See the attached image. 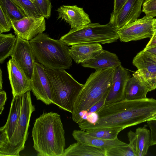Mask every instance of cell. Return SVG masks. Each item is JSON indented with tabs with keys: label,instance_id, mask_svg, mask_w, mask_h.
<instances>
[{
	"label": "cell",
	"instance_id": "cell-1",
	"mask_svg": "<svg viewBox=\"0 0 156 156\" xmlns=\"http://www.w3.org/2000/svg\"><path fill=\"white\" fill-rule=\"evenodd\" d=\"M94 113L97 115V119L93 122L84 121L82 125L83 130L111 127L124 129L156 117V99H124L105 104Z\"/></svg>",
	"mask_w": 156,
	"mask_h": 156
},
{
	"label": "cell",
	"instance_id": "cell-2",
	"mask_svg": "<svg viewBox=\"0 0 156 156\" xmlns=\"http://www.w3.org/2000/svg\"><path fill=\"white\" fill-rule=\"evenodd\" d=\"M33 147L39 156H62L66 146L65 131L57 113H43L32 131Z\"/></svg>",
	"mask_w": 156,
	"mask_h": 156
},
{
	"label": "cell",
	"instance_id": "cell-3",
	"mask_svg": "<svg viewBox=\"0 0 156 156\" xmlns=\"http://www.w3.org/2000/svg\"><path fill=\"white\" fill-rule=\"evenodd\" d=\"M114 70L113 68L97 70L90 74L75 101L72 113L74 122L79 113L83 116L97 103L106 99Z\"/></svg>",
	"mask_w": 156,
	"mask_h": 156
},
{
	"label": "cell",
	"instance_id": "cell-4",
	"mask_svg": "<svg viewBox=\"0 0 156 156\" xmlns=\"http://www.w3.org/2000/svg\"><path fill=\"white\" fill-rule=\"evenodd\" d=\"M37 61L45 68L69 69L72 64L70 48L62 41L52 39L46 34H38L29 41Z\"/></svg>",
	"mask_w": 156,
	"mask_h": 156
},
{
	"label": "cell",
	"instance_id": "cell-5",
	"mask_svg": "<svg viewBox=\"0 0 156 156\" xmlns=\"http://www.w3.org/2000/svg\"><path fill=\"white\" fill-rule=\"evenodd\" d=\"M45 69L51 84L52 103L72 113L75 101L83 84L65 69Z\"/></svg>",
	"mask_w": 156,
	"mask_h": 156
},
{
	"label": "cell",
	"instance_id": "cell-6",
	"mask_svg": "<svg viewBox=\"0 0 156 156\" xmlns=\"http://www.w3.org/2000/svg\"><path fill=\"white\" fill-rule=\"evenodd\" d=\"M116 30L108 24L92 23L71 29L60 40L68 46L84 43L109 44L119 39Z\"/></svg>",
	"mask_w": 156,
	"mask_h": 156
},
{
	"label": "cell",
	"instance_id": "cell-7",
	"mask_svg": "<svg viewBox=\"0 0 156 156\" xmlns=\"http://www.w3.org/2000/svg\"><path fill=\"white\" fill-rule=\"evenodd\" d=\"M35 110L30 91L23 94L21 113L16 127L11 138L6 145L0 149V156H19L25 148L28 136V129L32 113Z\"/></svg>",
	"mask_w": 156,
	"mask_h": 156
},
{
	"label": "cell",
	"instance_id": "cell-8",
	"mask_svg": "<svg viewBox=\"0 0 156 156\" xmlns=\"http://www.w3.org/2000/svg\"><path fill=\"white\" fill-rule=\"evenodd\" d=\"M133 64L137 69L133 75L147 88L149 92L156 88V55L143 50L134 58Z\"/></svg>",
	"mask_w": 156,
	"mask_h": 156
},
{
	"label": "cell",
	"instance_id": "cell-9",
	"mask_svg": "<svg viewBox=\"0 0 156 156\" xmlns=\"http://www.w3.org/2000/svg\"><path fill=\"white\" fill-rule=\"evenodd\" d=\"M153 18L146 15L120 28L115 29L120 41L125 42L150 38L152 36Z\"/></svg>",
	"mask_w": 156,
	"mask_h": 156
},
{
	"label": "cell",
	"instance_id": "cell-10",
	"mask_svg": "<svg viewBox=\"0 0 156 156\" xmlns=\"http://www.w3.org/2000/svg\"><path fill=\"white\" fill-rule=\"evenodd\" d=\"M44 66L35 61L31 78V90L37 100L46 105L52 102V94L51 84Z\"/></svg>",
	"mask_w": 156,
	"mask_h": 156
},
{
	"label": "cell",
	"instance_id": "cell-11",
	"mask_svg": "<svg viewBox=\"0 0 156 156\" xmlns=\"http://www.w3.org/2000/svg\"><path fill=\"white\" fill-rule=\"evenodd\" d=\"M14 33L23 39L30 41L46 30L45 18L25 17L17 20H11Z\"/></svg>",
	"mask_w": 156,
	"mask_h": 156
},
{
	"label": "cell",
	"instance_id": "cell-12",
	"mask_svg": "<svg viewBox=\"0 0 156 156\" xmlns=\"http://www.w3.org/2000/svg\"><path fill=\"white\" fill-rule=\"evenodd\" d=\"M16 41L11 56V59L21 68L30 79L34 68L35 58L29 41L16 35Z\"/></svg>",
	"mask_w": 156,
	"mask_h": 156
},
{
	"label": "cell",
	"instance_id": "cell-13",
	"mask_svg": "<svg viewBox=\"0 0 156 156\" xmlns=\"http://www.w3.org/2000/svg\"><path fill=\"white\" fill-rule=\"evenodd\" d=\"M144 0H127L118 14L110 17L108 25L115 29L120 28L138 19Z\"/></svg>",
	"mask_w": 156,
	"mask_h": 156
},
{
	"label": "cell",
	"instance_id": "cell-14",
	"mask_svg": "<svg viewBox=\"0 0 156 156\" xmlns=\"http://www.w3.org/2000/svg\"><path fill=\"white\" fill-rule=\"evenodd\" d=\"M9 78L13 96L21 95L30 91L31 79L12 59L7 63Z\"/></svg>",
	"mask_w": 156,
	"mask_h": 156
},
{
	"label": "cell",
	"instance_id": "cell-15",
	"mask_svg": "<svg viewBox=\"0 0 156 156\" xmlns=\"http://www.w3.org/2000/svg\"><path fill=\"white\" fill-rule=\"evenodd\" d=\"M130 77L129 71L121 64L115 68L112 83L105 99V104L117 102L124 99L126 86Z\"/></svg>",
	"mask_w": 156,
	"mask_h": 156
},
{
	"label": "cell",
	"instance_id": "cell-16",
	"mask_svg": "<svg viewBox=\"0 0 156 156\" xmlns=\"http://www.w3.org/2000/svg\"><path fill=\"white\" fill-rule=\"evenodd\" d=\"M58 19H61L68 23L71 29L77 28L91 23L89 15L83 8L76 5H63L57 9Z\"/></svg>",
	"mask_w": 156,
	"mask_h": 156
},
{
	"label": "cell",
	"instance_id": "cell-17",
	"mask_svg": "<svg viewBox=\"0 0 156 156\" xmlns=\"http://www.w3.org/2000/svg\"><path fill=\"white\" fill-rule=\"evenodd\" d=\"M72 135L74 139L77 142L106 151L115 147L128 145L120 141L118 138L113 140L104 139L92 136L81 130H74Z\"/></svg>",
	"mask_w": 156,
	"mask_h": 156
},
{
	"label": "cell",
	"instance_id": "cell-18",
	"mask_svg": "<svg viewBox=\"0 0 156 156\" xmlns=\"http://www.w3.org/2000/svg\"><path fill=\"white\" fill-rule=\"evenodd\" d=\"M102 49L100 43L80 44L72 45L69 52L76 63L79 64L94 58Z\"/></svg>",
	"mask_w": 156,
	"mask_h": 156
},
{
	"label": "cell",
	"instance_id": "cell-19",
	"mask_svg": "<svg viewBox=\"0 0 156 156\" xmlns=\"http://www.w3.org/2000/svg\"><path fill=\"white\" fill-rule=\"evenodd\" d=\"M121 64V62L115 54L102 49L94 58L82 63V66L97 70L115 69Z\"/></svg>",
	"mask_w": 156,
	"mask_h": 156
},
{
	"label": "cell",
	"instance_id": "cell-20",
	"mask_svg": "<svg viewBox=\"0 0 156 156\" xmlns=\"http://www.w3.org/2000/svg\"><path fill=\"white\" fill-rule=\"evenodd\" d=\"M23 95L13 96L6 122L4 126L9 141L12 135L19 119L22 107Z\"/></svg>",
	"mask_w": 156,
	"mask_h": 156
},
{
	"label": "cell",
	"instance_id": "cell-21",
	"mask_svg": "<svg viewBox=\"0 0 156 156\" xmlns=\"http://www.w3.org/2000/svg\"><path fill=\"white\" fill-rule=\"evenodd\" d=\"M149 91L147 87L136 77L133 76L126 83L124 91V99L140 100L147 98Z\"/></svg>",
	"mask_w": 156,
	"mask_h": 156
},
{
	"label": "cell",
	"instance_id": "cell-22",
	"mask_svg": "<svg viewBox=\"0 0 156 156\" xmlns=\"http://www.w3.org/2000/svg\"><path fill=\"white\" fill-rule=\"evenodd\" d=\"M106 151L77 142L65 149L62 156H106Z\"/></svg>",
	"mask_w": 156,
	"mask_h": 156
},
{
	"label": "cell",
	"instance_id": "cell-23",
	"mask_svg": "<svg viewBox=\"0 0 156 156\" xmlns=\"http://www.w3.org/2000/svg\"><path fill=\"white\" fill-rule=\"evenodd\" d=\"M146 127L145 125L136 129V156L146 155L150 146L151 131Z\"/></svg>",
	"mask_w": 156,
	"mask_h": 156
},
{
	"label": "cell",
	"instance_id": "cell-24",
	"mask_svg": "<svg viewBox=\"0 0 156 156\" xmlns=\"http://www.w3.org/2000/svg\"><path fill=\"white\" fill-rule=\"evenodd\" d=\"M16 41V37L12 33L0 34V63L11 56Z\"/></svg>",
	"mask_w": 156,
	"mask_h": 156
},
{
	"label": "cell",
	"instance_id": "cell-25",
	"mask_svg": "<svg viewBox=\"0 0 156 156\" xmlns=\"http://www.w3.org/2000/svg\"><path fill=\"white\" fill-rule=\"evenodd\" d=\"M123 129L121 128L111 127L88 129L85 131L89 135L96 137L113 140L118 138L119 133Z\"/></svg>",
	"mask_w": 156,
	"mask_h": 156
},
{
	"label": "cell",
	"instance_id": "cell-26",
	"mask_svg": "<svg viewBox=\"0 0 156 156\" xmlns=\"http://www.w3.org/2000/svg\"><path fill=\"white\" fill-rule=\"evenodd\" d=\"M0 7L11 20H17L26 17L12 0H0Z\"/></svg>",
	"mask_w": 156,
	"mask_h": 156
},
{
	"label": "cell",
	"instance_id": "cell-27",
	"mask_svg": "<svg viewBox=\"0 0 156 156\" xmlns=\"http://www.w3.org/2000/svg\"><path fill=\"white\" fill-rule=\"evenodd\" d=\"M26 17L41 16L34 3L30 0H12Z\"/></svg>",
	"mask_w": 156,
	"mask_h": 156
},
{
	"label": "cell",
	"instance_id": "cell-28",
	"mask_svg": "<svg viewBox=\"0 0 156 156\" xmlns=\"http://www.w3.org/2000/svg\"><path fill=\"white\" fill-rule=\"evenodd\" d=\"M51 0H35L34 3L40 15L45 18H49L51 14Z\"/></svg>",
	"mask_w": 156,
	"mask_h": 156
},
{
	"label": "cell",
	"instance_id": "cell-29",
	"mask_svg": "<svg viewBox=\"0 0 156 156\" xmlns=\"http://www.w3.org/2000/svg\"><path fill=\"white\" fill-rule=\"evenodd\" d=\"M106 156H136L129 144L128 145L113 147L106 151Z\"/></svg>",
	"mask_w": 156,
	"mask_h": 156
},
{
	"label": "cell",
	"instance_id": "cell-30",
	"mask_svg": "<svg viewBox=\"0 0 156 156\" xmlns=\"http://www.w3.org/2000/svg\"><path fill=\"white\" fill-rule=\"evenodd\" d=\"M12 28L10 19L0 7V33L8 32Z\"/></svg>",
	"mask_w": 156,
	"mask_h": 156
},
{
	"label": "cell",
	"instance_id": "cell-31",
	"mask_svg": "<svg viewBox=\"0 0 156 156\" xmlns=\"http://www.w3.org/2000/svg\"><path fill=\"white\" fill-rule=\"evenodd\" d=\"M142 11L153 18L156 16V0H145L143 4Z\"/></svg>",
	"mask_w": 156,
	"mask_h": 156
},
{
	"label": "cell",
	"instance_id": "cell-32",
	"mask_svg": "<svg viewBox=\"0 0 156 156\" xmlns=\"http://www.w3.org/2000/svg\"><path fill=\"white\" fill-rule=\"evenodd\" d=\"M151 129L150 146L156 145V120H151L147 121Z\"/></svg>",
	"mask_w": 156,
	"mask_h": 156
},
{
	"label": "cell",
	"instance_id": "cell-33",
	"mask_svg": "<svg viewBox=\"0 0 156 156\" xmlns=\"http://www.w3.org/2000/svg\"><path fill=\"white\" fill-rule=\"evenodd\" d=\"M9 140L7 133L4 126L0 128V149L4 147Z\"/></svg>",
	"mask_w": 156,
	"mask_h": 156
},
{
	"label": "cell",
	"instance_id": "cell-34",
	"mask_svg": "<svg viewBox=\"0 0 156 156\" xmlns=\"http://www.w3.org/2000/svg\"><path fill=\"white\" fill-rule=\"evenodd\" d=\"M127 0H114L113 11L111 14L110 17L117 15Z\"/></svg>",
	"mask_w": 156,
	"mask_h": 156
},
{
	"label": "cell",
	"instance_id": "cell-35",
	"mask_svg": "<svg viewBox=\"0 0 156 156\" xmlns=\"http://www.w3.org/2000/svg\"><path fill=\"white\" fill-rule=\"evenodd\" d=\"M6 94L4 90L0 92V114H1L4 109V106L7 100Z\"/></svg>",
	"mask_w": 156,
	"mask_h": 156
},
{
	"label": "cell",
	"instance_id": "cell-36",
	"mask_svg": "<svg viewBox=\"0 0 156 156\" xmlns=\"http://www.w3.org/2000/svg\"><path fill=\"white\" fill-rule=\"evenodd\" d=\"M105 99L99 101L93 106L87 112V114L94 113L98 109L105 104Z\"/></svg>",
	"mask_w": 156,
	"mask_h": 156
},
{
	"label": "cell",
	"instance_id": "cell-37",
	"mask_svg": "<svg viewBox=\"0 0 156 156\" xmlns=\"http://www.w3.org/2000/svg\"><path fill=\"white\" fill-rule=\"evenodd\" d=\"M155 46H156V32H154L152 36L150 38V41L143 50L145 51Z\"/></svg>",
	"mask_w": 156,
	"mask_h": 156
},
{
	"label": "cell",
	"instance_id": "cell-38",
	"mask_svg": "<svg viewBox=\"0 0 156 156\" xmlns=\"http://www.w3.org/2000/svg\"><path fill=\"white\" fill-rule=\"evenodd\" d=\"M144 51H145L150 54L156 55V46L148 49Z\"/></svg>",
	"mask_w": 156,
	"mask_h": 156
},
{
	"label": "cell",
	"instance_id": "cell-39",
	"mask_svg": "<svg viewBox=\"0 0 156 156\" xmlns=\"http://www.w3.org/2000/svg\"><path fill=\"white\" fill-rule=\"evenodd\" d=\"M2 72L0 68V90L1 91L2 89Z\"/></svg>",
	"mask_w": 156,
	"mask_h": 156
},
{
	"label": "cell",
	"instance_id": "cell-40",
	"mask_svg": "<svg viewBox=\"0 0 156 156\" xmlns=\"http://www.w3.org/2000/svg\"><path fill=\"white\" fill-rule=\"evenodd\" d=\"M153 30L156 32V19H153Z\"/></svg>",
	"mask_w": 156,
	"mask_h": 156
},
{
	"label": "cell",
	"instance_id": "cell-41",
	"mask_svg": "<svg viewBox=\"0 0 156 156\" xmlns=\"http://www.w3.org/2000/svg\"><path fill=\"white\" fill-rule=\"evenodd\" d=\"M151 120H156V117H154V118L152 119Z\"/></svg>",
	"mask_w": 156,
	"mask_h": 156
},
{
	"label": "cell",
	"instance_id": "cell-42",
	"mask_svg": "<svg viewBox=\"0 0 156 156\" xmlns=\"http://www.w3.org/2000/svg\"><path fill=\"white\" fill-rule=\"evenodd\" d=\"M31 1H32V2H33V3L34 2L35 0H30Z\"/></svg>",
	"mask_w": 156,
	"mask_h": 156
}]
</instances>
